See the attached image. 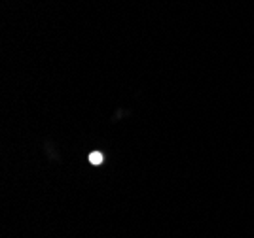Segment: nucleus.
I'll return each mask as SVG.
<instances>
[{"instance_id":"f257e3e1","label":"nucleus","mask_w":254,"mask_h":238,"mask_svg":"<svg viewBox=\"0 0 254 238\" xmlns=\"http://www.w3.org/2000/svg\"><path fill=\"white\" fill-rule=\"evenodd\" d=\"M103 161H105V157H103L101 151H93V153H89V163H91V165H101Z\"/></svg>"}]
</instances>
